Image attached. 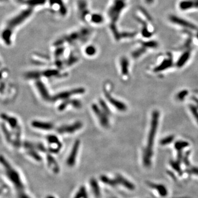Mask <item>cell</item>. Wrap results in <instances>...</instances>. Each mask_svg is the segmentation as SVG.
<instances>
[{
    "mask_svg": "<svg viewBox=\"0 0 198 198\" xmlns=\"http://www.w3.org/2000/svg\"><path fill=\"white\" fill-rule=\"evenodd\" d=\"M159 112L157 110L154 111L151 116V121L147 139L146 146L143 151V164L146 167H148L151 164V159L153 155L154 140L159 125Z\"/></svg>",
    "mask_w": 198,
    "mask_h": 198,
    "instance_id": "1",
    "label": "cell"
},
{
    "mask_svg": "<svg viewBox=\"0 0 198 198\" xmlns=\"http://www.w3.org/2000/svg\"><path fill=\"white\" fill-rule=\"evenodd\" d=\"M33 8L28 7L21 11L18 14L10 19L6 25L5 28L2 33V38L4 43L8 46L12 44V35L13 31L17 27L21 25L30 16L33 12Z\"/></svg>",
    "mask_w": 198,
    "mask_h": 198,
    "instance_id": "2",
    "label": "cell"
},
{
    "mask_svg": "<svg viewBox=\"0 0 198 198\" xmlns=\"http://www.w3.org/2000/svg\"><path fill=\"white\" fill-rule=\"evenodd\" d=\"M126 0H114L112 5L110 6L108 11V16L110 20V29L116 40L121 38V33H120L116 26L121 12L126 6Z\"/></svg>",
    "mask_w": 198,
    "mask_h": 198,
    "instance_id": "3",
    "label": "cell"
},
{
    "mask_svg": "<svg viewBox=\"0 0 198 198\" xmlns=\"http://www.w3.org/2000/svg\"><path fill=\"white\" fill-rule=\"evenodd\" d=\"M1 162L3 166L7 178L12 183L18 192H23L24 185L18 170H16L2 155L1 157Z\"/></svg>",
    "mask_w": 198,
    "mask_h": 198,
    "instance_id": "4",
    "label": "cell"
},
{
    "mask_svg": "<svg viewBox=\"0 0 198 198\" xmlns=\"http://www.w3.org/2000/svg\"><path fill=\"white\" fill-rule=\"evenodd\" d=\"M91 32V30L88 28H83L78 32H74L58 39L54 43V46H59L65 43L72 45L78 42H85L90 36Z\"/></svg>",
    "mask_w": 198,
    "mask_h": 198,
    "instance_id": "5",
    "label": "cell"
},
{
    "mask_svg": "<svg viewBox=\"0 0 198 198\" xmlns=\"http://www.w3.org/2000/svg\"><path fill=\"white\" fill-rule=\"evenodd\" d=\"M85 89L84 88H74L71 90H66L52 96V101H56L58 100L63 101L67 99H71L72 96L78 95H82L85 93Z\"/></svg>",
    "mask_w": 198,
    "mask_h": 198,
    "instance_id": "6",
    "label": "cell"
},
{
    "mask_svg": "<svg viewBox=\"0 0 198 198\" xmlns=\"http://www.w3.org/2000/svg\"><path fill=\"white\" fill-rule=\"evenodd\" d=\"M91 109L95 115L98 118L100 124L104 128L109 127L110 126L109 115L100 108L99 104H91Z\"/></svg>",
    "mask_w": 198,
    "mask_h": 198,
    "instance_id": "7",
    "label": "cell"
},
{
    "mask_svg": "<svg viewBox=\"0 0 198 198\" xmlns=\"http://www.w3.org/2000/svg\"><path fill=\"white\" fill-rule=\"evenodd\" d=\"M83 124L81 121H76L70 124H65L58 127L57 132L60 134H72L81 129Z\"/></svg>",
    "mask_w": 198,
    "mask_h": 198,
    "instance_id": "8",
    "label": "cell"
},
{
    "mask_svg": "<svg viewBox=\"0 0 198 198\" xmlns=\"http://www.w3.org/2000/svg\"><path fill=\"white\" fill-rule=\"evenodd\" d=\"M46 140L49 145L48 151L50 153L57 154L60 151L62 148V144L56 135L54 134L48 135Z\"/></svg>",
    "mask_w": 198,
    "mask_h": 198,
    "instance_id": "9",
    "label": "cell"
},
{
    "mask_svg": "<svg viewBox=\"0 0 198 198\" xmlns=\"http://www.w3.org/2000/svg\"><path fill=\"white\" fill-rule=\"evenodd\" d=\"M80 145V141L79 140H76L73 144L70 153L66 160V164L69 167H73L76 164Z\"/></svg>",
    "mask_w": 198,
    "mask_h": 198,
    "instance_id": "10",
    "label": "cell"
},
{
    "mask_svg": "<svg viewBox=\"0 0 198 198\" xmlns=\"http://www.w3.org/2000/svg\"><path fill=\"white\" fill-rule=\"evenodd\" d=\"M104 94L105 98L107 99V100L109 101L110 104L112 105L115 109L121 112H124L127 109L126 104L124 102H122L120 100H118L117 99L114 98L111 94L107 92L106 90L104 89Z\"/></svg>",
    "mask_w": 198,
    "mask_h": 198,
    "instance_id": "11",
    "label": "cell"
},
{
    "mask_svg": "<svg viewBox=\"0 0 198 198\" xmlns=\"http://www.w3.org/2000/svg\"><path fill=\"white\" fill-rule=\"evenodd\" d=\"M35 87L41 97L45 101H52V96L49 93V91L44 82L41 80H37L35 83Z\"/></svg>",
    "mask_w": 198,
    "mask_h": 198,
    "instance_id": "12",
    "label": "cell"
},
{
    "mask_svg": "<svg viewBox=\"0 0 198 198\" xmlns=\"http://www.w3.org/2000/svg\"><path fill=\"white\" fill-rule=\"evenodd\" d=\"M60 104H59L57 109L59 111H63L66 109V108L69 106L71 105L75 109H80L82 107V102L76 99H68L62 101Z\"/></svg>",
    "mask_w": 198,
    "mask_h": 198,
    "instance_id": "13",
    "label": "cell"
},
{
    "mask_svg": "<svg viewBox=\"0 0 198 198\" xmlns=\"http://www.w3.org/2000/svg\"><path fill=\"white\" fill-rule=\"evenodd\" d=\"M32 126L34 128L41 130V131H51L54 129V125L51 122L44 121L34 120L31 123Z\"/></svg>",
    "mask_w": 198,
    "mask_h": 198,
    "instance_id": "14",
    "label": "cell"
},
{
    "mask_svg": "<svg viewBox=\"0 0 198 198\" xmlns=\"http://www.w3.org/2000/svg\"><path fill=\"white\" fill-rule=\"evenodd\" d=\"M1 118L6 123H7L9 125V126H10L13 131H14L18 128L21 127L19 124L18 120L15 117L8 115L6 113H2Z\"/></svg>",
    "mask_w": 198,
    "mask_h": 198,
    "instance_id": "15",
    "label": "cell"
},
{
    "mask_svg": "<svg viewBox=\"0 0 198 198\" xmlns=\"http://www.w3.org/2000/svg\"><path fill=\"white\" fill-rule=\"evenodd\" d=\"M78 8L80 18L85 21L87 16L90 14L87 1L85 0H79L78 3Z\"/></svg>",
    "mask_w": 198,
    "mask_h": 198,
    "instance_id": "16",
    "label": "cell"
},
{
    "mask_svg": "<svg viewBox=\"0 0 198 198\" xmlns=\"http://www.w3.org/2000/svg\"><path fill=\"white\" fill-rule=\"evenodd\" d=\"M46 162L49 168L54 173L58 174L60 172V168L59 165L55 159V157L52 155L47 154Z\"/></svg>",
    "mask_w": 198,
    "mask_h": 198,
    "instance_id": "17",
    "label": "cell"
},
{
    "mask_svg": "<svg viewBox=\"0 0 198 198\" xmlns=\"http://www.w3.org/2000/svg\"><path fill=\"white\" fill-rule=\"evenodd\" d=\"M170 21L173 22V23L177 24L182 26L183 27L187 28L188 29H192V30H195L197 29V27L192 23L187 22L186 20L179 18L178 16H172L170 17Z\"/></svg>",
    "mask_w": 198,
    "mask_h": 198,
    "instance_id": "18",
    "label": "cell"
},
{
    "mask_svg": "<svg viewBox=\"0 0 198 198\" xmlns=\"http://www.w3.org/2000/svg\"><path fill=\"white\" fill-rule=\"evenodd\" d=\"M42 77H46L47 78H60L66 77L67 74L61 73L60 70L56 69H49L44 71L41 72Z\"/></svg>",
    "mask_w": 198,
    "mask_h": 198,
    "instance_id": "19",
    "label": "cell"
},
{
    "mask_svg": "<svg viewBox=\"0 0 198 198\" xmlns=\"http://www.w3.org/2000/svg\"><path fill=\"white\" fill-rule=\"evenodd\" d=\"M115 178L118 184H121L130 190H133L135 189L134 185L121 175H117Z\"/></svg>",
    "mask_w": 198,
    "mask_h": 198,
    "instance_id": "20",
    "label": "cell"
},
{
    "mask_svg": "<svg viewBox=\"0 0 198 198\" xmlns=\"http://www.w3.org/2000/svg\"><path fill=\"white\" fill-rule=\"evenodd\" d=\"M173 65V60L171 57L168 58H166L163 60L159 66H156L154 69L155 72H160L164 71L166 69H167L170 68Z\"/></svg>",
    "mask_w": 198,
    "mask_h": 198,
    "instance_id": "21",
    "label": "cell"
},
{
    "mask_svg": "<svg viewBox=\"0 0 198 198\" xmlns=\"http://www.w3.org/2000/svg\"><path fill=\"white\" fill-rule=\"evenodd\" d=\"M50 4L51 6L58 5L60 14L65 16L67 13V8L62 0H49Z\"/></svg>",
    "mask_w": 198,
    "mask_h": 198,
    "instance_id": "22",
    "label": "cell"
},
{
    "mask_svg": "<svg viewBox=\"0 0 198 198\" xmlns=\"http://www.w3.org/2000/svg\"><path fill=\"white\" fill-rule=\"evenodd\" d=\"M90 185L91 191L93 193L94 195L96 198H100L101 197V190L98 181L94 179H91L90 181Z\"/></svg>",
    "mask_w": 198,
    "mask_h": 198,
    "instance_id": "23",
    "label": "cell"
},
{
    "mask_svg": "<svg viewBox=\"0 0 198 198\" xmlns=\"http://www.w3.org/2000/svg\"><path fill=\"white\" fill-rule=\"evenodd\" d=\"M148 184L150 187L155 188L157 191V192H159L160 196L165 197L168 195V190L165 186L162 184H155L150 182L148 183Z\"/></svg>",
    "mask_w": 198,
    "mask_h": 198,
    "instance_id": "24",
    "label": "cell"
},
{
    "mask_svg": "<svg viewBox=\"0 0 198 198\" xmlns=\"http://www.w3.org/2000/svg\"><path fill=\"white\" fill-rule=\"evenodd\" d=\"M121 73L123 76H126L129 74V60L126 57H122L120 60Z\"/></svg>",
    "mask_w": 198,
    "mask_h": 198,
    "instance_id": "25",
    "label": "cell"
},
{
    "mask_svg": "<svg viewBox=\"0 0 198 198\" xmlns=\"http://www.w3.org/2000/svg\"><path fill=\"white\" fill-rule=\"evenodd\" d=\"M46 2V0H24L23 3L28 6L33 8L40 6L44 5Z\"/></svg>",
    "mask_w": 198,
    "mask_h": 198,
    "instance_id": "26",
    "label": "cell"
},
{
    "mask_svg": "<svg viewBox=\"0 0 198 198\" xmlns=\"http://www.w3.org/2000/svg\"><path fill=\"white\" fill-rule=\"evenodd\" d=\"M190 52L189 51H186L179 57L177 62V66L178 68H181L184 66L190 58Z\"/></svg>",
    "mask_w": 198,
    "mask_h": 198,
    "instance_id": "27",
    "label": "cell"
},
{
    "mask_svg": "<svg viewBox=\"0 0 198 198\" xmlns=\"http://www.w3.org/2000/svg\"><path fill=\"white\" fill-rule=\"evenodd\" d=\"M26 153L29 156L32 157V159L36 161H41L42 160V157L38 153V150L35 148H29L27 149Z\"/></svg>",
    "mask_w": 198,
    "mask_h": 198,
    "instance_id": "28",
    "label": "cell"
},
{
    "mask_svg": "<svg viewBox=\"0 0 198 198\" xmlns=\"http://www.w3.org/2000/svg\"><path fill=\"white\" fill-rule=\"evenodd\" d=\"M100 179L101 181L102 182V183H104L106 185L111 186V187H115L116 186H117L118 184L117 182L116 181V178L113 179V178L109 177L108 176L102 175V176H100Z\"/></svg>",
    "mask_w": 198,
    "mask_h": 198,
    "instance_id": "29",
    "label": "cell"
},
{
    "mask_svg": "<svg viewBox=\"0 0 198 198\" xmlns=\"http://www.w3.org/2000/svg\"><path fill=\"white\" fill-rule=\"evenodd\" d=\"M1 127H2V132L4 134L6 140H7V142L8 143L12 144L13 140V135L12 133L8 130V129L7 128V126L5 124L2 123L1 124Z\"/></svg>",
    "mask_w": 198,
    "mask_h": 198,
    "instance_id": "30",
    "label": "cell"
},
{
    "mask_svg": "<svg viewBox=\"0 0 198 198\" xmlns=\"http://www.w3.org/2000/svg\"><path fill=\"white\" fill-rule=\"evenodd\" d=\"M25 77L29 79H33V80H39L40 78L42 77V74H41V72H28L25 73Z\"/></svg>",
    "mask_w": 198,
    "mask_h": 198,
    "instance_id": "31",
    "label": "cell"
},
{
    "mask_svg": "<svg viewBox=\"0 0 198 198\" xmlns=\"http://www.w3.org/2000/svg\"><path fill=\"white\" fill-rule=\"evenodd\" d=\"M90 21L94 24H100L103 23L104 18L101 14L99 13H93L91 15Z\"/></svg>",
    "mask_w": 198,
    "mask_h": 198,
    "instance_id": "32",
    "label": "cell"
},
{
    "mask_svg": "<svg viewBox=\"0 0 198 198\" xmlns=\"http://www.w3.org/2000/svg\"><path fill=\"white\" fill-rule=\"evenodd\" d=\"M73 198H88V193L85 187H80Z\"/></svg>",
    "mask_w": 198,
    "mask_h": 198,
    "instance_id": "33",
    "label": "cell"
},
{
    "mask_svg": "<svg viewBox=\"0 0 198 198\" xmlns=\"http://www.w3.org/2000/svg\"><path fill=\"white\" fill-rule=\"evenodd\" d=\"M194 7V2L192 1H184L179 4V8L182 10H187Z\"/></svg>",
    "mask_w": 198,
    "mask_h": 198,
    "instance_id": "34",
    "label": "cell"
},
{
    "mask_svg": "<svg viewBox=\"0 0 198 198\" xmlns=\"http://www.w3.org/2000/svg\"><path fill=\"white\" fill-rule=\"evenodd\" d=\"M189 146V143L183 141V140H178L175 143V148L178 151H182L183 148H186Z\"/></svg>",
    "mask_w": 198,
    "mask_h": 198,
    "instance_id": "35",
    "label": "cell"
},
{
    "mask_svg": "<svg viewBox=\"0 0 198 198\" xmlns=\"http://www.w3.org/2000/svg\"><path fill=\"white\" fill-rule=\"evenodd\" d=\"M97 50L93 45L88 46L85 49V53L88 56H93L96 54Z\"/></svg>",
    "mask_w": 198,
    "mask_h": 198,
    "instance_id": "36",
    "label": "cell"
},
{
    "mask_svg": "<svg viewBox=\"0 0 198 198\" xmlns=\"http://www.w3.org/2000/svg\"><path fill=\"white\" fill-rule=\"evenodd\" d=\"M99 105L100 108L103 110L104 112H106L108 115L110 116L111 115V111L110 110V109L108 107L107 104H106V102H104V100H103L102 99H100L99 100Z\"/></svg>",
    "mask_w": 198,
    "mask_h": 198,
    "instance_id": "37",
    "label": "cell"
},
{
    "mask_svg": "<svg viewBox=\"0 0 198 198\" xmlns=\"http://www.w3.org/2000/svg\"><path fill=\"white\" fill-rule=\"evenodd\" d=\"M146 50V48L143 46L142 48H139L138 49L134 51L132 54V56L134 58H138L140 56L144 54Z\"/></svg>",
    "mask_w": 198,
    "mask_h": 198,
    "instance_id": "38",
    "label": "cell"
},
{
    "mask_svg": "<svg viewBox=\"0 0 198 198\" xmlns=\"http://www.w3.org/2000/svg\"><path fill=\"white\" fill-rule=\"evenodd\" d=\"M174 139H175L174 135H169V136H167L166 137L162 139L160 141V144L161 145L165 146V145H168L172 142H173Z\"/></svg>",
    "mask_w": 198,
    "mask_h": 198,
    "instance_id": "39",
    "label": "cell"
},
{
    "mask_svg": "<svg viewBox=\"0 0 198 198\" xmlns=\"http://www.w3.org/2000/svg\"><path fill=\"white\" fill-rule=\"evenodd\" d=\"M189 107L192 115L194 117L195 120L197 121L198 124V107L197 106L190 104Z\"/></svg>",
    "mask_w": 198,
    "mask_h": 198,
    "instance_id": "40",
    "label": "cell"
},
{
    "mask_svg": "<svg viewBox=\"0 0 198 198\" xmlns=\"http://www.w3.org/2000/svg\"><path fill=\"white\" fill-rule=\"evenodd\" d=\"M188 94V91L187 90H183L179 91L176 95V98L179 101H183L186 98Z\"/></svg>",
    "mask_w": 198,
    "mask_h": 198,
    "instance_id": "41",
    "label": "cell"
},
{
    "mask_svg": "<svg viewBox=\"0 0 198 198\" xmlns=\"http://www.w3.org/2000/svg\"><path fill=\"white\" fill-rule=\"evenodd\" d=\"M170 165L172 168L176 170L179 174H182V170L179 163L177 161H171L170 162Z\"/></svg>",
    "mask_w": 198,
    "mask_h": 198,
    "instance_id": "42",
    "label": "cell"
},
{
    "mask_svg": "<svg viewBox=\"0 0 198 198\" xmlns=\"http://www.w3.org/2000/svg\"><path fill=\"white\" fill-rule=\"evenodd\" d=\"M157 45H158L156 41H150L145 42L143 43V46L145 47V48H155L157 46Z\"/></svg>",
    "mask_w": 198,
    "mask_h": 198,
    "instance_id": "43",
    "label": "cell"
},
{
    "mask_svg": "<svg viewBox=\"0 0 198 198\" xmlns=\"http://www.w3.org/2000/svg\"><path fill=\"white\" fill-rule=\"evenodd\" d=\"M65 51V47H60L57 48L55 51V56L56 58H59L63 54Z\"/></svg>",
    "mask_w": 198,
    "mask_h": 198,
    "instance_id": "44",
    "label": "cell"
},
{
    "mask_svg": "<svg viewBox=\"0 0 198 198\" xmlns=\"http://www.w3.org/2000/svg\"><path fill=\"white\" fill-rule=\"evenodd\" d=\"M78 58L77 57L73 56V55H71L70 57H69V58L68 59V60H67V65L68 66H70L72 65L74 63H75L76 62L78 61Z\"/></svg>",
    "mask_w": 198,
    "mask_h": 198,
    "instance_id": "45",
    "label": "cell"
},
{
    "mask_svg": "<svg viewBox=\"0 0 198 198\" xmlns=\"http://www.w3.org/2000/svg\"><path fill=\"white\" fill-rule=\"evenodd\" d=\"M189 172L190 173H192L194 175H195L198 176V167H192L189 170Z\"/></svg>",
    "mask_w": 198,
    "mask_h": 198,
    "instance_id": "46",
    "label": "cell"
},
{
    "mask_svg": "<svg viewBox=\"0 0 198 198\" xmlns=\"http://www.w3.org/2000/svg\"><path fill=\"white\" fill-rule=\"evenodd\" d=\"M18 198H31L29 195H28L27 194H26L25 192H18Z\"/></svg>",
    "mask_w": 198,
    "mask_h": 198,
    "instance_id": "47",
    "label": "cell"
},
{
    "mask_svg": "<svg viewBox=\"0 0 198 198\" xmlns=\"http://www.w3.org/2000/svg\"><path fill=\"white\" fill-rule=\"evenodd\" d=\"M189 154V153H187V154H186V155L185 156V157H184V159H183V160H184V162H185V163H184V164H186V165H187V166H188V165H189V161H188V157Z\"/></svg>",
    "mask_w": 198,
    "mask_h": 198,
    "instance_id": "48",
    "label": "cell"
},
{
    "mask_svg": "<svg viewBox=\"0 0 198 198\" xmlns=\"http://www.w3.org/2000/svg\"><path fill=\"white\" fill-rule=\"evenodd\" d=\"M192 100L194 101V102L196 103V105L197 106V107H198V99L195 97H193L192 98Z\"/></svg>",
    "mask_w": 198,
    "mask_h": 198,
    "instance_id": "49",
    "label": "cell"
},
{
    "mask_svg": "<svg viewBox=\"0 0 198 198\" xmlns=\"http://www.w3.org/2000/svg\"><path fill=\"white\" fill-rule=\"evenodd\" d=\"M145 1H146V2L147 3H148V4H151V3H152L153 2L154 0H145Z\"/></svg>",
    "mask_w": 198,
    "mask_h": 198,
    "instance_id": "50",
    "label": "cell"
},
{
    "mask_svg": "<svg viewBox=\"0 0 198 198\" xmlns=\"http://www.w3.org/2000/svg\"><path fill=\"white\" fill-rule=\"evenodd\" d=\"M46 198H56V197L53 195H48L47 197H46Z\"/></svg>",
    "mask_w": 198,
    "mask_h": 198,
    "instance_id": "51",
    "label": "cell"
},
{
    "mask_svg": "<svg viewBox=\"0 0 198 198\" xmlns=\"http://www.w3.org/2000/svg\"><path fill=\"white\" fill-rule=\"evenodd\" d=\"M16 1H17V2H19V3H23V2L24 0H16Z\"/></svg>",
    "mask_w": 198,
    "mask_h": 198,
    "instance_id": "52",
    "label": "cell"
},
{
    "mask_svg": "<svg viewBox=\"0 0 198 198\" xmlns=\"http://www.w3.org/2000/svg\"><path fill=\"white\" fill-rule=\"evenodd\" d=\"M197 38H198V35H197Z\"/></svg>",
    "mask_w": 198,
    "mask_h": 198,
    "instance_id": "53",
    "label": "cell"
},
{
    "mask_svg": "<svg viewBox=\"0 0 198 198\" xmlns=\"http://www.w3.org/2000/svg\"></svg>",
    "mask_w": 198,
    "mask_h": 198,
    "instance_id": "54",
    "label": "cell"
}]
</instances>
